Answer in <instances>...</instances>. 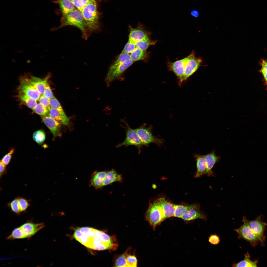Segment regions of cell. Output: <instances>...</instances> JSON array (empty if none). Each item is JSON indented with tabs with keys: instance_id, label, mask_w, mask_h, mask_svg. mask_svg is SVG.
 Here are the masks:
<instances>
[{
	"instance_id": "7402d4cb",
	"label": "cell",
	"mask_w": 267,
	"mask_h": 267,
	"mask_svg": "<svg viewBox=\"0 0 267 267\" xmlns=\"http://www.w3.org/2000/svg\"><path fill=\"white\" fill-rule=\"evenodd\" d=\"M123 178L121 175L118 174L112 169L107 172L103 185V187L116 182H121Z\"/></svg>"
},
{
	"instance_id": "e0dca14e",
	"label": "cell",
	"mask_w": 267,
	"mask_h": 267,
	"mask_svg": "<svg viewBox=\"0 0 267 267\" xmlns=\"http://www.w3.org/2000/svg\"><path fill=\"white\" fill-rule=\"evenodd\" d=\"M129 40L134 42L149 38V34L140 25L133 28L130 27Z\"/></svg>"
},
{
	"instance_id": "f546056e",
	"label": "cell",
	"mask_w": 267,
	"mask_h": 267,
	"mask_svg": "<svg viewBox=\"0 0 267 267\" xmlns=\"http://www.w3.org/2000/svg\"><path fill=\"white\" fill-rule=\"evenodd\" d=\"M195 204L188 205L175 204V211L174 217L181 218L188 210L194 206Z\"/></svg>"
},
{
	"instance_id": "ac0fdd59",
	"label": "cell",
	"mask_w": 267,
	"mask_h": 267,
	"mask_svg": "<svg viewBox=\"0 0 267 267\" xmlns=\"http://www.w3.org/2000/svg\"><path fill=\"white\" fill-rule=\"evenodd\" d=\"M205 156L206 166V174L208 176H214L212 169L215 164L220 161L221 157L216 155L215 150L212 151Z\"/></svg>"
},
{
	"instance_id": "60d3db41",
	"label": "cell",
	"mask_w": 267,
	"mask_h": 267,
	"mask_svg": "<svg viewBox=\"0 0 267 267\" xmlns=\"http://www.w3.org/2000/svg\"><path fill=\"white\" fill-rule=\"evenodd\" d=\"M15 150L14 148L11 149L8 153L3 156L0 161L5 165H7L11 160L12 155L14 153Z\"/></svg>"
},
{
	"instance_id": "7a4b0ae2",
	"label": "cell",
	"mask_w": 267,
	"mask_h": 267,
	"mask_svg": "<svg viewBox=\"0 0 267 267\" xmlns=\"http://www.w3.org/2000/svg\"><path fill=\"white\" fill-rule=\"evenodd\" d=\"M61 25L57 29L66 26L76 27L81 31L83 38L87 40L91 33L86 23L82 12L75 8L67 14L63 15Z\"/></svg>"
},
{
	"instance_id": "d590c367",
	"label": "cell",
	"mask_w": 267,
	"mask_h": 267,
	"mask_svg": "<svg viewBox=\"0 0 267 267\" xmlns=\"http://www.w3.org/2000/svg\"><path fill=\"white\" fill-rule=\"evenodd\" d=\"M18 203L21 212H26L28 208L30 205V200L24 197H18Z\"/></svg>"
},
{
	"instance_id": "1f68e13d",
	"label": "cell",
	"mask_w": 267,
	"mask_h": 267,
	"mask_svg": "<svg viewBox=\"0 0 267 267\" xmlns=\"http://www.w3.org/2000/svg\"><path fill=\"white\" fill-rule=\"evenodd\" d=\"M33 138L39 145L42 144L45 139V134L43 130H39L34 132L32 135Z\"/></svg>"
},
{
	"instance_id": "5b68a950",
	"label": "cell",
	"mask_w": 267,
	"mask_h": 267,
	"mask_svg": "<svg viewBox=\"0 0 267 267\" xmlns=\"http://www.w3.org/2000/svg\"><path fill=\"white\" fill-rule=\"evenodd\" d=\"M246 218L245 216H243V224L239 228L234 229L238 234V238L244 239L253 247L257 245L260 242L263 245L264 242L250 228L246 221Z\"/></svg>"
},
{
	"instance_id": "44dd1931",
	"label": "cell",
	"mask_w": 267,
	"mask_h": 267,
	"mask_svg": "<svg viewBox=\"0 0 267 267\" xmlns=\"http://www.w3.org/2000/svg\"><path fill=\"white\" fill-rule=\"evenodd\" d=\"M194 156L196 161L197 167V171L194 176L196 178H198L206 174V166L205 156L196 154Z\"/></svg>"
},
{
	"instance_id": "ab89813d",
	"label": "cell",
	"mask_w": 267,
	"mask_h": 267,
	"mask_svg": "<svg viewBox=\"0 0 267 267\" xmlns=\"http://www.w3.org/2000/svg\"><path fill=\"white\" fill-rule=\"evenodd\" d=\"M75 7L82 12L89 2V0H71Z\"/></svg>"
},
{
	"instance_id": "ffe728a7",
	"label": "cell",
	"mask_w": 267,
	"mask_h": 267,
	"mask_svg": "<svg viewBox=\"0 0 267 267\" xmlns=\"http://www.w3.org/2000/svg\"><path fill=\"white\" fill-rule=\"evenodd\" d=\"M107 171H96L92 174L90 185L98 189L103 187V185Z\"/></svg>"
},
{
	"instance_id": "d6a6232c",
	"label": "cell",
	"mask_w": 267,
	"mask_h": 267,
	"mask_svg": "<svg viewBox=\"0 0 267 267\" xmlns=\"http://www.w3.org/2000/svg\"><path fill=\"white\" fill-rule=\"evenodd\" d=\"M7 206L14 213L19 215L21 213L18 197L15 198L11 201L8 202L7 204Z\"/></svg>"
},
{
	"instance_id": "603a6c76",
	"label": "cell",
	"mask_w": 267,
	"mask_h": 267,
	"mask_svg": "<svg viewBox=\"0 0 267 267\" xmlns=\"http://www.w3.org/2000/svg\"><path fill=\"white\" fill-rule=\"evenodd\" d=\"M48 116L63 124L68 126L69 119L66 115L61 114L56 109L50 107L49 110Z\"/></svg>"
},
{
	"instance_id": "484cf974",
	"label": "cell",
	"mask_w": 267,
	"mask_h": 267,
	"mask_svg": "<svg viewBox=\"0 0 267 267\" xmlns=\"http://www.w3.org/2000/svg\"><path fill=\"white\" fill-rule=\"evenodd\" d=\"M244 259L237 263H234L232 265L233 267H257L258 262L257 260L252 261L250 259V257L248 252L245 254Z\"/></svg>"
},
{
	"instance_id": "7c38bea8",
	"label": "cell",
	"mask_w": 267,
	"mask_h": 267,
	"mask_svg": "<svg viewBox=\"0 0 267 267\" xmlns=\"http://www.w3.org/2000/svg\"><path fill=\"white\" fill-rule=\"evenodd\" d=\"M181 218L186 221H193L198 219L206 221L207 219V215L204 212L200 209V204L196 203L194 206L188 210Z\"/></svg>"
},
{
	"instance_id": "9a60e30c",
	"label": "cell",
	"mask_w": 267,
	"mask_h": 267,
	"mask_svg": "<svg viewBox=\"0 0 267 267\" xmlns=\"http://www.w3.org/2000/svg\"><path fill=\"white\" fill-rule=\"evenodd\" d=\"M41 118L54 137L59 136L61 135V123L48 115L42 116Z\"/></svg>"
},
{
	"instance_id": "30bf717a",
	"label": "cell",
	"mask_w": 267,
	"mask_h": 267,
	"mask_svg": "<svg viewBox=\"0 0 267 267\" xmlns=\"http://www.w3.org/2000/svg\"><path fill=\"white\" fill-rule=\"evenodd\" d=\"M134 61L131 59L116 67L112 71L107 73L105 78L107 85L109 86L114 81L121 79L125 71L133 63Z\"/></svg>"
},
{
	"instance_id": "7bdbcfd3",
	"label": "cell",
	"mask_w": 267,
	"mask_h": 267,
	"mask_svg": "<svg viewBox=\"0 0 267 267\" xmlns=\"http://www.w3.org/2000/svg\"><path fill=\"white\" fill-rule=\"evenodd\" d=\"M219 237L216 234L210 235L208 238V241L211 244L217 245L220 242Z\"/></svg>"
},
{
	"instance_id": "cb8c5ba5",
	"label": "cell",
	"mask_w": 267,
	"mask_h": 267,
	"mask_svg": "<svg viewBox=\"0 0 267 267\" xmlns=\"http://www.w3.org/2000/svg\"><path fill=\"white\" fill-rule=\"evenodd\" d=\"M130 59V54L122 52L109 68L107 73H110L114 69Z\"/></svg>"
},
{
	"instance_id": "4fadbf2b",
	"label": "cell",
	"mask_w": 267,
	"mask_h": 267,
	"mask_svg": "<svg viewBox=\"0 0 267 267\" xmlns=\"http://www.w3.org/2000/svg\"><path fill=\"white\" fill-rule=\"evenodd\" d=\"M18 92L23 93L37 101H38L41 96L40 93L34 87L22 77L18 88Z\"/></svg>"
},
{
	"instance_id": "c3c4849f",
	"label": "cell",
	"mask_w": 267,
	"mask_h": 267,
	"mask_svg": "<svg viewBox=\"0 0 267 267\" xmlns=\"http://www.w3.org/2000/svg\"></svg>"
},
{
	"instance_id": "8fae6325",
	"label": "cell",
	"mask_w": 267,
	"mask_h": 267,
	"mask_svg": "<svg viewBox=\"0 0 267 267\" xmlns=\"http://www.w3.org/2000/svg\"><path fill=\"white\" fill-rule=\"evenodd\" d=\"M263 216L261 215L253 220H246L249 226L253 231L265 242V237L264 235L267 223L262 221Z\"/></svg>"
},
{
	"instance_id": "ba28073f",
	"label": "cell",
	"mask_w": 267,
	"mask_h": 267,
	"mask_svg": "<svg viewBox=\"0 0 267 267\" xmlns=\"http://www.w3.org/2000/svg\"><path fill=\"white\" fill-rule=\"evenodd\" d=\"M195 53L194 52H192L190 54L183 59L173 62H168L167 65L169 70L173 72L175 74L179 82L184 73L188 62Z\"/></svg>"
},
{
	"instance_id": "f1b7e54d",
	"label": "cell",
	"mask_w": 267,
	"mask_h": 267,
	"mask_svg": "<svg viewBox=\"0 0 267 267\" xmlns=\"http://www.w3.org/2000/svg\"><path fill=\"white\" fill-rule=\"evenodd\" d=\"M17 97L20 101L25 103L28 107L32 110L34 109L37 104L36 100L22 93L18 92Z\"/></svg>"
},
{
	"instance_id": "ee69618b",
	"label": "cell",
	"mask_w": 267,
	"mask_h": 267,
	"mask_svg": "<svg viewBox=\"0 0 267 267\" xmlns=\"http://www.w3.org/2000/svg\"><path fill=\"white\" fill-rule=\"evenodd\" d=\"M43 95L50 99L54 96L52 92L48 82L47 83L46 85Z\"/></svg>"
},
{
	"instance_id": "e575fe53",
	"label": "cell",
	"mask_w": 267,
	"mask_h": 267,
	"mask_svg": "<svg viewBox=\"0 0 267 267\" xmlns=\"http://www.w3.org/2000/svg\"><path fill=\"white\" fill-rule=\"evenodd\" d=\"M50 107L56 109L62 115H66L60 103L54 96L50 99Z\"/></svg>"
},
{
	"instance_id": "277c9868",
	"label": "cell",
	"mask_w": 267,
	"mask_h": 267,
	"mask_svg": "<svg viewBox=\"0 0 267 267\" xmlns=\"http://www.w3.org/2000/svg\"><path fill=\"white\" fill-rule=\"evenodd\" d=\"M145 218L154 230L165 220L157 199L150 202L145 214Z\"/></svg>"
},
{
	"instance_id": "bcb514c9",
	"label": "cell",
	"mask_w": 267,
	"mask_h": 267,
	"mask_svg": "<svg viewBox=\"0 0 267 267\" xmlns=\"http://www.w3.org/2000/svg\"><path fill=\"white\" fill-rule=\"evenodd\" d=\"M0 176L1 177L3 175L6 174L7 170L6 166L0 161Z\"/></svg>"
},
{
	"instance_id": "2e32d148",
	"label": "cell",
	"mask_w": 267,
	"mask_h": 267,
	"mask_svg": "<svg viewBox=\"0 0 267 267\" xmlns=\"http://www.w3.org/2000/svg\"><path fill=\"white\" fill-rule=\"evenodd\" d=\"M49 77L47 76L44 78L41 79L31 76L29 78L23 77L28 83L37 90L42 95L44 94L45 87L48 83Z\"/></svg>"
},
{
	"instance_id": "5bb4252c",
	"label": "cell",
	"mask_w": 267,
	"mask_h": 267,
	"mask_svg": "<svg viewBox=\"0 0 267 267\" xmlns=\"http://www.w3.org/2000/svg\"><path fill=\"white\" fill-rule=\"evenodd\" d=\"M45 227L44 223H34L29 221L23 224L20 227L25 238L29 239Z\"/></svg>"
},
{
	"instance_id": "8d00e7d4",
	"label": "cell",
	"mask_w": 267,
	"mask_h": 267,
	"mask_svg": "<svg viewBox=\"0 0 267 267\" xmlns=\"http://www.w3.org/2000/svg\"><path fill=\"white\" fill-rule=\"evenodd\" d=\"M32 110L35 113L43 116L48 114L49 109L39 103Z\"/></svg>"
},
{
	"instance_id": "d4e9b609",
	"label": "cell",
	"mask_w": 267,
	"mask_h": 267,
	"mask_svg": "<svg viewBox=\"0 0 267 267\" xmlns=\"http://www.w3.org/2000/svg\"><path fill=\"white\" fill-rule=\"evenodd\" d=\"M63 15L68 13L76 7L71 0H58Z\"/></svg>"
},
{
	"instance_id": "4dcf8cb0",
	"label": "cell",
	"mask_w": 267,
	"mask_h": 267,
	"mask_svg": "<svg viewBox=\"0 0 267 267\" xmlns=\"http://www.w3.org/2000/svg\"><path fill=\"white\" fill-rule=\"evenodd\" d=\"M157 41L156 40H151L149 37L134 42L137 47L146 50L150 46L155 45Z\"/></svg>"
},
{
	"instance_id": "d6986e66",
	"label": "cell",
	"mask_w": 267,
	"mask_h": 267,
	"mask_svg": "<svg viewBox=\"0 0 267 267\" xmlns=\"http://www.w3.org/2000/svg\"><path fill=\"white\" fill-rule=\"evenodd\" d=\"M157 200L165 219L174 217L175 211V204L171 203L163 198H161Z\"/></svg>"
},
{
	"instance_id": "f6af8a7d",
	"label": "cell",
	"mask_w": 267,
	"mask_h": 267,
	"mask_svg": "<svg viewBox=\"0 0 267 267\" xmlns=\"http://www.w3.org/2000/svg\"><path fill=\"white\" fill-rule=\"evenodd\" d=\"M261 71L266 81H267V61L263 60L262 63Z\"/></svg>"
},
{
	"instance_id": "7dc6e473",
	"label": "cell",
	"mask_w": 267,
	"mask_h": 267,
	"mask_svg": "<svg viewBox=\"0 0 267 267\" xmlns=\"http://www.w3.org/2000/svg\"><path fill=\"white\" fill-rule=\"evenodd\" d=\"M191 15L194 17L197 18L199 16V12L197 10H193L191 11L190 13Z\"/></svg>"
},
{
	"instance_id": "f35d334b",
	"label": "cell",
	"mask_w": 267,
	"mask_h": 267,
	"mask_svg": "<svg viewBox=\"0 0 267 267\" xmlns=\"http://www.w3.org/2000/svg\"><path fill=\"white\" fill-rule=\"evenodd\" d=\"M135 42L129 40L125 45L122 52L129 54L132 53L136 48Z\"/></svg>"
},
{
	"instance_id": "3957f363",
	"label": "cell",
	"mask_w": 267,
	"mask_h": 267,
	"mask_svg": "<svg viewBox=\"0 0 267 267\" xmlns=\"http://www.w3.org/2000/svg\"><path fill=\"white\" fill-rule=\"evenodd\" d=\"M81 12L91 33L98 30L99 26V16L95 0H89Z\"/></svg>"
},
{
	"instance_id": "52a82bcc",
	"label": "cell",
	"mask_w": 267,
	"mask_h": 267,
	"mask_svg": "<svg viewBox=\"0 0 267 267\" xmlns=\"http://www.w3.org/2000/svg\"><path fill=\"white\" fill-rule=\"evenodd\" d=\"M152 127H147L144 123L137 129L136 131L143 145L147 146L150 143H154L158 146L162 145L163 140L153 136L152 132Z\"/></svg>"
},
{
	"instance_id": "83f0119b",
	"label": "cell",
	"mask_w": 267,
	"mask_h": 267,
	"mask_svg": "<svg viewBox=\"0 0 267 267\" xmlns=\"http://www.w3.org/2000/svg\"><path fill=\"white\" fill-rule=\"evenodd\" d=\"M131 249L129 247L123 254L117 255L114 260V265L115 267H127L126 258L127 255Z\"/></svg>"
},
{
	"instance_id": "836d02e7",
	"label": "cell",
	"mask_w": 267,
	"mask_h": 267,
	"mask_svg": "<svg viewBox=\"0 0 267 267\" xmlns=\"http://www.w3.org/2000/svg\"><path fill=\"white\" fill-rule=\"evenodd\" d=\"M25 238L20 227L14 229L11 234L7 238L8 240L16 239H22Z\"/></svg>"
},
{
	"instance_id": "b9f144b4",
	"label": "cell",
	"mask_w": 267,
	"mask_h": 267,
	"mask_svg": "<svg viewBox=\"0 0 267 267\" xmlns=\"http://www.w3.org/2000/svg\"><path fill=\"white\" fill-rule=\"evenodd\" d=\"M50 99L43 95L41 96L38 101L40 103L49 109L50 107Z\"/></svg>"
},
{
	"instance_id": "9c48e42d",
	"label": "cell",
	"mask_w": 267,
	"mask_h": 267,
	"mask_svg": "<svg viewBox=\"0 0 267 267\" xmlns=\"http://www.w3.org/2000/svg\"><path fill=\"white\" fill-rule=\"evenodd\" d=\"M202 60L200 58L195 56V53L188 62L184 73L180 81L179 85L194 73L198 69L202 63Z\"/></svg>"
},
{
	"instance_id": "4316f807",
	"label": "cell",
	"mask_w": 267,
	"mask_h": 267,
	"mask_svg": "<svg viewBox=\"0 0 267 267\" xmlns=\"http://www.w3.org/2000/svg\"><path fill=\"white\" fill-rule=\"evenodd\" d=\"M130 56L131 59L134 62L146 60L148 57L146 50L137 47L130 53Z\"/></svg>"
},
{
	"instance_id": "8992f818",
	"label": "cell",
	"mask_w": 267,
	"mask_h": 267,
	"mask_svg": "<svg viewBox=\"0 0 267 267\" xmlns=\"http://www.w3.org/2000/svg\"><path fill=\"white\" fill-rule=\"evenodd\" d=\"M122 122L125 124V126L122 125L126 131V137L124 141L122 143L116 145V148L122 146L128 147L130 146H134L138 148L139 154H140L144 145L138 135L135 129L131 128L128 123L124 120Z\"/></svg>"
},
{
	"instance_id": "74e56055",
	"label": "cell",
	"mask_w": 267,
	"mask_h": 267,
	"mask_svg": "<svg viewBox=\"0 0 267 267\" xmlns=\"http://www.w3.org/2000/svg\"><path fill=\"white\" fill-rule=\"evenodd\" d=\"M126 261L127 267H136L137 266V261L136 257L134 254H131L129 252L127 256Z\"/></svg>"
},
{
	"instance_id": "6da1fadb",
	"label": "cell",
	"mask_w": 267,
	"mask_h": 267,
	"mask_svg": "<svg viewBox=\"0 0 267 267\" xmlns=\"http://www.w3.org/2000/svg\"><path fill=\"white\" fill-rule=\"evenodd\" d=\"M73 236L77 241L87 247L97 250L115 251L118 243L115 236L91 227H78L74 230Z\"/></svg>"
}]
</instances>
